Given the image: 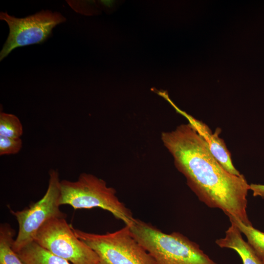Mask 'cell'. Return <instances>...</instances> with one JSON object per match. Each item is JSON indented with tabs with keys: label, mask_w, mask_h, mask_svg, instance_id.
Wrapping results in <instances>:
<instances>
[{
	"label": "cell",
	"mask_w": 264,
	"mask_h": 264,
	"mask_svg": "<svg viewBox=\"0 0 264 264\" xmlns=\"http://www.w3.org/2000/svg\"><path fill=\"white\" fill-rule=\"evenodd\" d=\"M161 140L173 156L176 167L200 201L220 209L228 218L252 225L247 213L250 185L243 175L232 174L220 164L190 123L162 132Z\"/></svg>",
	"instance_id": "6da1fadb"
},
{
	"label": "cell",
	"mask_w": 264,
	"mask_h": 264,
	"mask_svg": "<svg viewBox=\"0 0 264 264\" xmlns=\"http://www.w3.org/2000/svg\"><path fill=\"white\" fill-rule=\"evenodd\" d=\"M129 226L133 238L156 264H218L198 243L180 232L167 234L135 218Z\"/></svg>",
	"instance_id": "7a4b0ae2"
},
{
	"label": "cell",
	"mask_w": 264,
	"mask_h": 264,
	"mask_svg": "<svg viewBox=\"0 0 264 264\" xmlns=\"http://www.w3.org/2000/svg\"><path fill=\"white\" fill-rule=\"evenodd\" d=\"M59 204L70 205L74 209L100 208L129 226L134 220L131 211L116 196V191L95 176L82 173L75 181L61 180Z\"/></svg>",
	"instance_id": "3957f363"
},
{
	"label": "cell",
	"mask_w": 264,
	"mask_h": 264,
	"mask_svg": "<svg viewBox=\"0 0 264 264\" xmlns=\"http://www.w3.org/2000/svg\"><path fill=\"white\" fill-rule=\"evenodd\" d=\"M72 229L98 255V264H156L133 238L128 225L104 234L84 232L72 226Z\"/></svg>",
	"instance_id": "277c9868"
},
{
	"label": "cell",
	"mask_w": 264,
	"mask_h": 264,
	"mask_svg": "<svg viewBox=\"0 0 264 264\" xmlns=\"http://www.w3.org/2000/svg\"><path fill=\"white\" fill-rule=\"evenodd\" d=\"M60 183L58 171L50 170L47 189L42 198L22 210L9 209L19 225L12 246L15 252L34 241L38 230L46 221L53 218H66V215L60 209Z\"/></svg>",
	"instance_id": "5b68a950"
},
{
	"label": "cell",
	"mask_w": 264,
	"mask_h": 264,
	"mask_svg": "<svg viewBox=\"0 0 264 264\" xmlns=\"http://www.w3.org/2000/svg\"><path fill=\"white\" fill-rule=\"evenodd\" d=\"M34 241L72 264H98L99 261L96 253L75 235L66 218L46 221L37 232Z\"/></svg>",
	"instance_id": "8992f818"
},
{
	"label": "cell",
	"mask_w": 264,
	"mask_h": 264,
	"mask_svg": "<svg viewBox=\"0 0 264 264\" xmlns=\"http://www.w3.org/2000/svg\"><path fill=\"white\" fill-rule=\"evenodd\" d=\"M0 19L5 21L9 27V35L0 52V61L16 47L44 42L55 26L66 21L61 13L48 10L24 18H17L1 12Z\"/></svg>",
	"instance_id": "52a82bcc"
},
{
	"label": "cell",
	"mask_w": 264,
	"mask_h": 264,
	"mask_svg": "<svg viewBox=\"0 0 264 264\" xmlns=\"http://www.w3.org/2000/svg\"><path fill=\"white\" fill-rule=\"evenodd\" d=\"M162 96L167 100L178 112L188 120L189 123L194 127L207 144L208 148L214 157L226 171L235 175L240 176L241 175L233 165L231 154L227 149L225 142L219 136V134L220 132V131H219L220 129H218V131L213 133L207 125L179 109L171 101L167 92L163 93Z\"/></svg>",
	"instance_id": "ba28073f"
},
{
	"label": "cell",
	"mask_w": 264,
	"mask_h": 264,
	"mask_svg": "<svg viewBox=\"0 0 264 264\" xmlns=\"http://www.w3.org/2000/svg\"><path fill=\"white\" fill-rule=\"evenodd\" d=\"M215 243L221 248L235 251L242 259V264H264L251 246L243 240L241 232L233 223L231 222L224 237L216 240Z\"/></svg>",
	"instance_id": "9c48e42d"
},
{
	"label": "cell",
	"mask_w": 264,
	"mask_h": 264,
	"mask_svg": "<svg viewBox=\"0 0 264 264\" xmlns=\"http://www.w3.org/2000/svg\"><path fill=\"white\" fill-rule=\"evenodd\" d=\"M16 253L24 264H72L54 255L34 241Z\"/></svg>",
	"instance_id": "30bf717a"
},
{
	"label": "cell",
	"mask_w": 264,
	"mask_h": 264,
	"mask_svg": "<svg viewBox=\"0 0 264 264\" xmlns=\"http://www.w3.org/2000/svg\"><path fill=\"white\" fill-rule=\"evenodd\" d=\"M15 234L9 223H0V264H24L12 248Z\"/></svg>",
	"instance_id": "8fae6325"
},
{
	"label": "cell",
	"mask_w": 264,
	"mask_h": 264,
	"mask_svg": "<svg viewBox=\"0 0 264 264\" xmlns=\"http://www.w3.org/2000/svg\"><path fill=\"white\" fill-rule=\"evenodd\" d=\"M229 219L230 222L235 224L241 233L246 237L248 243L264 264V233L253 227L252 225L244 224L233 217H229Z\"/></svg>",
	"instance_id": "7c38bea8"
},
{
	"label": "cell",
	"mask_w": 264,
	"mask_h": 264,
	"mask_svg": "<svg viewBox=\"0 0 264 264\" xmlns=\"http://www.w3.org/2000/svg\"><path fill=\"white\" fill-rule=\"evenodd\" d=\"M22 133V125L17 116L11 113L0 112V136L20 138Z\"/></svg>",
	"instance_id": "4fadbf2b"
},
{
	"label": "cell",
	"mask_w": 264,
	"mask_h": 264,
	"mask_svg": "<svg viewBox=\"0 0 264 264\" xmlns=\"http://www.w3.org/2000/svg\"><path fill=\"white\" fill-rule=\"evenodd\" d=\"M22 145L21 138L0 136V155L16 154L21 150Z\"/></svg>",
	"instance_id": "5bb4252c"
},
{
	"label": "cell",
	"mask_w": 264,
	"mask_h": 264,
	"mask_svg": "<svg viewBox=\"0 0 264 264\" xmlns=\"http://www.w3.org/2000/svg\"><path fill=\"white\" fill-rule=\"evenodd\" d=\"M250 190L254 197L259 196L264 198V184L252 183L250 184Z\"/></svg>",
	"instance_id": "9a60e30c"
}]
</instances>
